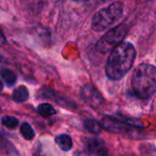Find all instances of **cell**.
<instances>
[{
    "label": "cell",
    "mask_w": 156,
    "mask_h": 156,
    "mask_svg": "<svg viewBox=\"0 0 156 156\" xmlns=\"http://www.w3.org/2000/svg\"><path fill=\"white\" fill-rule=\"evenodd\" d=\"M136 56L134 47L129 42H122L113 49L107 60L105 67L109 79L118 80L123 78L133 65Z\"/></svg>",
    "instance_id": "cell-1"
},
{
    "label": "cell",
    "mask_w": 156,
    "mask_h": 156,
    "mask_svg": "<svg viewBox=\"0 0 156 156\" xmlns=\"http://www.w3.org/2000/svg\"><path fill=\"white\" fill-rule=\"evenodd\" d=\"M132 87L141 99H149L156 92V68L143 63L134 70L132 77Z\"/></svg>",
    "instance_id": "cell-2"
},
{
    "label": "cell",
    "mask_w": 156,
    "mask_h": 156,
    "mask_svg": "<svg viewBox=\"0 0 156 156\" xmlns=\"http://www.w3.org/2000/svg\"><path fill=\"white\" fill-rule=\"evenodd\" d=\"M123 13V5L115 2L109 6L95 13L92 17L91 27L95 31H103L120 20Z\"/></svg>",
    "instance_id": "cell-3"
},
{
    "label": "cell",
    "mask_w": 156,
    "mask_h": 156,
    "mask_svg": "<svg viewBox=\"0 0 156 156\" xmlns=\"http://www.w3.org/2000/svg\"><path fill=\"white\" fill-rule=\"evenodd\" d=\"M127 27L124 24H121L103 35L96 44V48L101 53H108L115 49L120 44H122L126 33Z\"/></svg>",
    "instance_id": "cell-4"
},
{
    "label": "cell",
    "mask_w": 156,
    "mask_h": 156,
    "mask_svg": "<svg viewBox=\"0 0 156 156\" xmlns=\"http://www.w3.org/2000/svg\"><path fill=\"white\" fill-rule=\"evenodd\" d=\"M82 97L84 101L94 109L100 108L104 102V99L100 91L90 84L85 85L82 88Z\"/></svg>",
    "instance_id": "cell-5"
},
{
    "label": "cell",
    "mask_w": 156,
    "mask_h": 156,
    "mask_svg": "<svg viewBox=\"0 0 156 156\" xmlns=\"http://www.w3.org/2000/svg\"><path fill=\"white\" fill-rule=\"evenodd\" d=\"M101 126L102 128L113 133H121L128 129V123L121 121L120 119L112 117L103 118V120L101 121Z\"/></svg>",
    "instance_id": "cell-6"
},
{
    "label": "cell",
    "mask_w": 156,
    "mask_h": 156,
    "mask_svg": "<svg viewBox=\"0 0 156 156\" xmlns=\"http://www.w3.org/2000/svg\"><path fill=\"white\" fill-rule=\"evenodd\" d=\"M87 148L91 154L96 156H106L107 149L104 144L98 139H90L87 141Z\"/></svg>",
    "instance_id": "cell-7"
},
{
    "label": "cell",
    "mask_w": 156,
    "mask_h": 156,
    "mask_svg": "<svg viewBox=\"0 0 156 156\" xmlns=\"http://www.w3.org/2000/svg\"><path fill=\"white\" fill-rule=\"evenodd\" d=\"M55 142L58 145V147L64 152L70 151L72 148V145H73L72 139L68 134H60V135L57 136L55 139Z\"/></svg>",
    "instance_id": "cell-8"
},
{
    "label": "cell",
    "mask_w": 156,
    "mask_h": 156,
    "mask_svg": "<svg viewBox=\"0 0 156 156\" xmlns=\"http://www.w3.org/2000/svg\"><path fill=\"white\" fill-rule=\"evenodd\" d=\"M29 97V92L25 86H19L17 87L12 94V99L16 103H22L25 102Z\"/></svg>",
    "instance_id": "cell-9"
},
{
    "label": "cell",
    "mask_w": 156,
    "mask_h": 156,
    "mask_svg": "<svg viewBox=\"0 0 156 156\" xmlns=\"http://www.w3.org/2000/svg\"><path fill=\"white\" fill-rule=\"evenodd\" d=\"M37 112L44 118H48L57 113V111L50 103H41L37 106Z\"/></svg>",
    "instance_id": "cell-10"
},
{
    "label": "cell",
    "mask_w": 156,
    "mask_h": 156,
    "mask_svg": "<svg viewBox=\"0 0 156 156\" xmlns=\"http://www.w3.org/2000/svg\"><path fill=\"white\" fill-rule=\"evenodd\" d=\"M0 76L3 79V80L5 81V83L8 87H12L16 81V74L10 69H2V70H0Z\"/></svg>",
    "instance_id": "cell-11"
},
{
    "label": "cell",
    "mask_w": 156,
    "mask_h": 156,
    "mask_svg": "<svg viewBox=\"0 0 156 156\" xmlns=\"http://www.w3.org/2000/svg\"><path fill=\"white\" fill-rule=\"evenodd\" d=\"M84 126H85V128L90 133H95V134L100 133L101 131V129H102L101 123H100L98 121L92 120V119L86 120L85 122H84Z\"/></svg>",
    "instance_id": "cell-12"
},
{
    "label": "cell",
    "mask_w": 156,
    "mask_h": 156,
    "mask_svg": "<svg viewBox=\"0 0 156 156\" xmlns=\"http://www.w3.org/2000/svg\"><path fill=\"white\" fill-rule=\"evenodd\" d=\"M20 133H21L22 136L27 141H31L35 137V132H34L33 128L31 127V125L27 122H23L21 124Z\"/></svg>",
    "instance_id": "cell-13"
},
{
    "label": "cell",
    "mask_w": 156,
    "mask_h": 156,
    "mask_svg": "<svg viewBox=\"0 0 156 156\" xmlns=\"http://www.w3.org/2000/svg\"><path fill=\"white\" fill-rule=\"evenodd\" d=\"M18 119L14 117V116H10V115H6V116H4L2 119H1V123L8 128V129H14L16 128L17 125H18Z\"/></svg>",
    "instance_id": "cell-14"
},
{
    "label": "cell",
    "mask_w": 156,
    "mask_h": 156,
    "mask_svg": "<svg viewBox=\"0 0 156 156\" xmlns=\"http://www.w3.org/2000/svg\"><path fill=\"white\" fill-rule=\"evenodd\" d=\"M5 43V37L4 34L2 33V31L0 30V46H3Z\"/></svg>",
    "instance_id": "cell-15"
},
{
    "label": "cell",
    "mask_w": 156,
    "mask_h": 156,
    "mask_svg": "<svg viewBox=\"0 0 156 156\" xmlns=\"http://www.w3.org/2000/svg\"><path fill=\"white\" fill-rule=\"evenodd\" d=\"M3 89H4V85H3V82L0 80V92L3 90Z\"/></svg>",
    "instance_id": "cell-16"
},
{
    "label": "cell",
    "mask_w": 156,
    "mask_h": 156,
    "mask_svg": "<svg viewBox=\"0 0 156 156\" xmlns=\"http://www.w3.org/2000/svg\"><path fill=\"white\" fill-rule=\"evenodd\" d=\"M76 156H88L86 154H84V153H80V154H78Z\"/></svg>",
    "instance_id": "cell-17"
},
{
    "label": "cell",
    "mask_w": 156,
    "mask_h": 156,
    "mask_svg": "<svg viewBox=\"0 0 156 156\" xmlns=\"http://www.w3.org/2000/svg\"><path fill=\"white\" fill-rule=\"evenodd\" d=\"M36 156H48V155H43V154H37Z\"/></svg>",
    "instance_id": "cell-18"
}]
</instances>
